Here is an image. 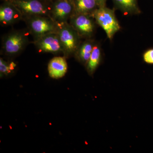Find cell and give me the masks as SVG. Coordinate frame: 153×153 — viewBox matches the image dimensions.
Listing matches in <instances>:
<instances>
[{
    "label": "cell",
    "instance_id": "8992f818",
    "mask_svg": "<svg viewBox=\"0 0 153 153\" xmlns=\"http://www.w3.org/2000/svg\"><path fill=\"white\" fill-rule=\"evenodd\" d=\"M70 20V25L81 38H90L93 36L95 31L96 22L92 16L74 13Z\"/></svg>",
    "mask_w": 153,
    "mask_h": 153
},
{
    "label": "cell",
    "instance_id": "2e32d148",
    "mask_svg": "<svg viewBox=\"0 0 153 153\" xmlns=\"http://www.w3.org/2000/svg\"><path fill=\"white\" fill-rule=\"evenodd\" d=\"M143 58L145 63L153 65V48L147 49L143 54Z\"/></svg>",
    "mask_w": 153,
    "mask_h": 153
},
{
    "label": "cell",
    "instance_id": "6da1fadb",
    "mask_svg": "<svg viewBox=\"0 0 153 153\" xmlns=\"http://www.w3.org/2000/svg\"><path fill=\"white\" fill-rule=\"evenodd\" d=\"M92 16L96 23L104 30L108 38L111 41L121 28L114 10L105 6L100 7L94 12Z\"/></svg>",
    "mask_w": 153,
    "mask_h": 153
},
{
    "label": "cell",
    "instance_id": "7a4b0ae2",
    "mask_svg": "<svg viewBox=\"0 0 153 153\" xmlns=\"http://www.w3.org/2000/svg\"><path fill=\"white\" fill-rule=\"evenodd\" d=\"M58 24L57 33L66 56L75 54L81 43V37L76 30L67 22Z\"/></svg>",
    "mask_w": 153,
    "mask_h": 153
},
{
    "label": "cell",
    "instance_id": "ba28073f",
    "mask_svg": "<svg viewBox=\"0 0 153 153\" xmlns=\"http://www.w3.org/2000/svg\"><path fill=\"white\" fill-rule=\"evenodd\" d=\"M50 10L51 18L57 24L67 22L74 13L73 4L64 0H60L55 3Z\"/></svg>",
    "mask_w": 153,
    "mask_h": 153
},
{
    "label": "cell",
    "instance_id": "5b68a950",
    "mask_svg": "<svg viewBox=\"0 0 153 153\" xmlns=\"http://www.w3.org/2000/svg\"><path fill=\"white\" fill-rule=\"evenodd\" d=\"M12 4L19 10L25 19L38 16L51 18V10L47 8L39 0H15Z\"/></svg>",
    "mask_w": 153,
    "mask_h": 153
},
{
    "label": "cell",
    "instance_id": "7c38bea8",
    "mask_svg": "<svg viewBox=\"0 0 153 153\" xmlns=\"http://www.w3.org/2000/svg\"><path fill=\"white\" fill-rule=\"evenodd\" d=\"M73 5L74 13L87 14L91 16L99 7L96 0H75Z\"/></svg>",
    "mask_w": 153,
    "mask_h": 153
},
{
    "label": "cell",
    "instance_id": "277c9868",
    "mask_svg": "<svg viewBox=\"0 0 153 153\" xmlns=\"http://www.w3.org/2000/svg\"><path fill=\"white\" fill-rule=\"evenodd\" d=\"M28 42L27 36L22 31H12L3 37L1 49L5 55H16L25 49Z\"/></svg>",
    "mask_w": 153,
    "mask_h": 153
},
{
    "label": "cell",
    "instance_id": "8fae6325",
    "mask_svg": "<svg viewBox=\"0 0 153 153\" xmlns=\"http://www.w3.org/2000/svg\"><path fill=\"white\" fill-rule=\"evenodd\" d=\"M96 42L90 38L81 42L74 55L79 62L86 66L92 53Z\"/></svg>",
    "mask_w": 153,
    "mask_h": 153
},
{
    "label": "cell",
    "instance_id": "3957f363",
    "mask_svg": "<svg viewBox=\"0 0 153 153\" xmlns=\"http://www.w3.org/2000/svg\"><path fill=\"white\" fill-rule=\"evenodd\" d=\"M29 32L35 37H40L49 33H57L58 24L46 16H34L25 18Z\"/></svg>",
    "mask_w": 153,
    "mask_h": 153
},
{
    "label": "cell",
    "instance_id": "4fadbf2b",
    "mask_svg": "<svg viewBox=\"0 0 153 153\" xmlns=\"http://www.w3.org/2000/svg\"><path fill=\"white\" fill-rule=\"evenodd\" d=\"M117 9L127 15H139L141 11L137 0H113Z\"/></svg>",
    "mask_w": 153,
    "mask_h": 153
},
{
    "label": "cell",
    "instance_id": "ac0fdd59",
    "mask_svg": "<svg viewBox=\"0 0 153 153\" xmlns=\"http://www.w3.org/2000/svg\"><path fill=\"white\" fill-rule=\"evenodd\" d=\"M64 1H68L71 2V0H64Z\"/></svg>",
    "mask_w": 153,
    "mask_h": 153
},
{
    "label": "cell",
    "instance_id": "e0dca14e",
    "mask_svg": "<svg viewBox=\"0 0 153 153\" xmlns=\"http://www.w3.org/2000/svg\"><path fill=\"white\" fill-rule=\"evenodd\" d=\"M107 0H96L99 7L105 6V3Z\"/></svg>",
    "mask_w": 153,
    "mask_h": 153
},
{
    "label": "cell",
    "instance_id": "5bb4252c",
    "mask_svg": "<svg viewBox=\"0 0 153 153\" xmlns=\"http://www.w3.org/2000/svg\"><path fill=\"white\" fill-rule=\"evenodd\" d=\"M102 54L101 47L96 43L90 58L86 65L88 72L92 75L101 63Z\"/></svg>",
    "mask_w": 153,
    "mask_h": 153
},
{
    "label": "cell",
    "instance_id": "9a60e30c",
    "mask_svg": "<svg viewBox=\"0 0 153 153\" xmlns=\"http://www.w3.org/2000/svg\"><path fill=\"white\" fill-rule=\"evenodd\" d=\"M16 65L13 62L8 63L3 60V58L0 59V73L1 76L7 75L10 73L16 68Z\"/></svg>",
    "mask_w": 153,
    "mask_h": 153
},
{
    "label": "cell",
    "instance_id": "52a82bcc",
    "mask_svg": "<svg viewBox=\"0 0 153 153\" xmlns=\"http://www.w3.org/2000/svg\"><path fill=\"white\" fill-rule=\"evenodd\" d=\"M33 43L41 52L52 54L63 52V47L57 32L35 38Z\"/></svg>",
    "mask_w": 153,
    "mask_h": 153
},
{
    "label": "cell",
    "instance_id": "9c48e42d",
    "mask_svg": "<svg viewBox=\"0 0 153 153\" xmlns=\"http://www.w3.org/2000/svg\"><path fill=\"white\" fill-rule=\"evenodd\" d=\"M23 18L21 12L13 4H5L0 8V23L1 26L13 25Z\"/></svg>",
    "mask_w": 153,
    "mask_h": 153
},
{
    "label": "cell",
    "instance_id": "30bf717a",
    "mask_svg": "<svg viewBox=\"0 0 153 153\" xmlns=\"http://www.w3.org/2000/svg\"><path fill=\"white\" fill-rule=\"evenodd\" d=\"M67 63L64 57H56L50 60L48 65L49 76L55 79L61 78L67 71Z\"/></svg>",
    "mask_w": 153,
    "mask_h": 153
}]
</instances>
